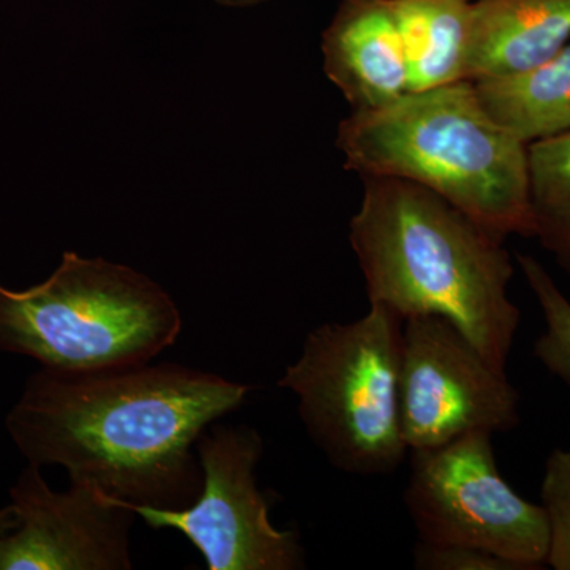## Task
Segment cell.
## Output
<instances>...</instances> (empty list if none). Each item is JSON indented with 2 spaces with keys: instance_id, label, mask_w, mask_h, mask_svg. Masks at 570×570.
<instances>
[{
  "instance_id": "1",
  "label": "cell",
  "mask_w": 570,
  "mask_h": 570,
  "mask_svg": "<svg viewBox=\"0 0 570 570\" xmlns=\"http://www.w3.org/2000/svg\"><path fill=\"white\" fill-rule=\"evenodd\" d=\"M253 387L176 363L100 373L45 370L26 381L6 428L36 466L159 509L189 508L204 472L198 439L245 404Z\"/></svg>"
},
{
  "instance_id": "2",
  "label": "cell",
  "mask_w": 570,
  "mask_h": 570,
  "mask_svg": "<svg viewBox=\"0 0 570 570\" xmlns=\"http://www.w3.org/2000/svg\"><path fill=\"white\" fill-rule=\"evenodd\" d=\"M351 245L370 303L456 326L480 354L508 370L520 309L510 299L512 258L502 236L441 195L407 179L363 176Z\"/></svg>"
},
{
  "instance_id": "3",
  "label": "cell",
  "mask_w": 570,
  "mask_h": 570,
  "mask_svg": "<svg viewBox=\"0 0 570 570\" xmlns=\"http://www.w3.org/2000/svg\"><path fill=\"white\" fill-rule=\"evenodd\" d=\"M337 146L348 170L417 183L502 238L532 236L530 145L491 118L472 81L354 110Z\"/></svg>"
},
{
  "instance_id": "4",
  "label": "cell",
  "mask_w": 570,
  "mask_h": 570,
  "mask_svg": "<svg viewBox=\"0 0 570 570\" xmlns=\"http://www.w3.org/2000/svg\"><path fill=\"white\" fill-rule=\"evenodd\" d=\"M170 295L148 276L105 258L62 255L43 283L0 284V352L31 356L67 374L153 362L181 335Z\"/></svg>"
},
{
  "instance_id": "5",
  "label": "cell",
  "mask_w": 570,
  "mask_h": 570,
  "mask_svg": "<svg viewBox=\"0 0 570 570\" xmlns=\"http://www.w3.org/2000/svg\"><path fill=\"white\" fill-rule=\"evenodd\" d=\"M404 318L379 303L348 324L318 325L277 381L298 397L314 444L340 471L385 475L407 445L401 430L400 371Z\"/></svg>"
},
{
  "instance_id": "6",
  "label": "cell",
  "mask_w": 570,
  "mask_h": 570,
  "mask_svg": "<svg viewBox=\"0 0 570 570\" xmlns=\"http://www.w3.org/2000/svg\"><path fill=\"white\" fill-rule=\"evenodd\" d=\"M491 436L472 431L439 448L412 450L404 502L419 542L471 547L521 570L543 569L549 554L546 509L505 482Z\"/></svg>"
},
{
  "instance_id": "7",
  "label": "cell",
  "mask_w": 570,
  "mask_h": 570,
  "mask_svg": "<svg viewBox=\"0 0 570 570\" xmlns=\"http://www.w3.org/2000/svg\"><path fill=\"white\" fill-rule=\"evenodd\" d=\"M216 423L206 428L195 445L204 487L194 504L159 509L118 501L153 530L181 532L208 570L305 568L298 534L275 527L268 498L257 483L264 439L253 426Z\"/></svg>"
},
{
  "instance_id": "8",
  "label": "cell",
  "mask_w": 570,
  "mask_h": 570,
  "mask_svg": "<svg viewBox=\"0 0 570 570\" xmlns=\"http://www.w3.org/2000/svg\"><path fill=\"white\" fill-rule=\"evenodd\" d=\"M520 395L508 370L490 363L456 326L409 317L401 352V430L407 449L439 448L472 431L519 425Z\"/></svg>"
},
{
  "instance_id": "9",
  "label": "cell",
  "mask_w": 570,
  "mask_h": 570,
  "mask_svg": "<svg viewBox=\"0 0 570 570\" xmlns=\"http://www.w3.org/2000/svg\"><path fill=\"white\" fill-rule=\"evenodd\" d=\"M17 527L0 535V570H130L132 510L91 483L55 491L28 464L10 489Z\"/></svg>"
},
{
  "instance_id": "10",
  "label": "cell",
  "mask_w": 570,
  "mask_h": 570,
  "mask_svg": "<svg viewBox=\"0 0 570 570\" xmlns=\"http://www.w3.org/2000/svg\"><path fill=\"white\" fill-rule=\"evenodd\" d=\"M325 73L354 110H373L409 92L403 39L392 0H341L322 40Z\"/></svg>"
},
{
  "instance_id": "11",
  "label": "cell",
  "mask_w": 570,
  "mask_h": 570,
  "mask_svg": "<svg viewBox=\"0 0 570 570\" xmlns=\"http://www.w3.org/2000/svg\"><path fill=\"white\" fill-rule=\"evenodd\" d=\"M570 41V0H475L466 80L510 77L546 62Z\"/></svg>"
},
{
  "instance_id": "12",
  "label": "cell",
  "mask_w": 570,
  "mask_h": 570,
  "mask_svg": "<svg viewBox=\"0 0 570 570\" xmlns=\"http://www.w3.org/2000/svg\"><path fill=\"white\" fill-rule=\"evenodd\" d=\"M403 39L409 92L466 80L471 0H392Z\"/></svg>"
},
{
  "instance_id": "13",
  "label": "cell",
  "mask_w": 570,
  "mask_h": 570,
  "mask_svg": "<svg viewBox=\"0 0 570 570\" xmlns=\"http://www.w3.org/2000/svg\"><path fill=\"white\" fill-rule=\"evenodd\" d=\"M472 82L491 118L528 145L569 132L570 41L530 70Z\"/></svg>"
},
{
  "instance_id": "14",
  "label": "cell",
  "mask_w": 570,
  "mask_h": 570,
  "mask_svg": "<svg viewBox=\"0 0 570 570\" xmlns=\"http://www.w3.org/2000/svg\"><path fill=\"white\" fill-rule=\"evenodd\" d=\"M528 156L532 236L570 276V130L530 142Z\"/></svg>"
},
{
  "instance_id": "15",
  "label": "cell",
  "mask_w": 570,
  "mask_h": 570,
  "mask_svg": "<svg viewBox=\"0 0 570 570\" xmlns=\"http://www.w3.org/2000/svg\"><path fill=\"white\" fill-rule=\"evenodd\" d=\"M517 261L542 311L546 328L535 340L532 354L550 374L570 387V302L546 268L531 255Z\"/></svg>"
},
{
  "instance_id": "16",
  "label": "cell",
  "mask_w": 570,
  "mask_h": 570,
  "mask_svg": "<svg viewBox=\"0 0 570 570\" xmlns=\"http://www.w3.org/2000/svg\"><path fill=\"white\" fill-rule=\"evenodd\" d=\"M540 498L549 521L547 566L570 570V449L550 453L543 469Z\"/></svg>"
},
{
  "instance_id": "17",
  "label": "cell",
  "mask_w": 570,
  "mask_h": 570,
  "mask_svg": "<svg viewBox=\"0 0 570 570\" xmlns=\"http://www.w3.org/2000/svg\"><path fill=\"white\" fill-rule=\"evenodd\" d=\"M414 562L420 570H521L513 562L489 551L423 542L415 547Z\"/></svg>"
},
{
  "instance_id": "18",
  "label": "cell",
  "mask_w": 570,
  "mask_h": 570,
  "mask_svg": "<svg viewBox=\"0 0 570 570\" xmlns=\"http://www.w3.org/2000/svg\"><path fill=\"white\" fill-rule=\"evenodd\" d=\"M14 527H17V515H14V510L9 504L0 509V535L13 530Z\"/></svg>"
},
{
  "instance_id": "19",
  "label": "cell",
  "mask_w": 570,
  "mask_h": 570,
  "mask_svg": "<svg viewBox=\"0 0 570 570\" xmlns=\"http://www.w3.org/2000/svg\"><path fill=\"white\" fill-rule=\"evenodd\" d=\"M216 2L225 7H236V9H243V7L257 6V3L264 2V0H216Z\"/></svg>"
}]
</instances>
